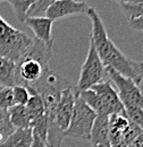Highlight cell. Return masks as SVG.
<instances>
[{
  "label": "cell",
  "instance_id": "cell-23",
  "mask_svg": "<svg viewBox=\"0 0 143 147\" xmlns=\"http://www.w3.org/2000/svg\"><path fill=\"white\" fill-rule=\"evenodd\" d=\"M31 147H48V146L46 145V143H44V142H42L40 138H37L36 136L33 135V142H32Z\"/></svg>",
  "mask_w": 143,
  "mask_h": 147
},
{
  "label": "cell",
  "instance_id": "cell-19",
  "mask_svg": "<svg viewBox=\"0 0 143 147\" xmlns=\"http://www.w3.org/2000/svg\"><path fill=\"white\" fill-rule=\"evenodd\" d=\"M125 111L127 119L143 131V110L135 105H127L125 107Z\"/></svg>",
  "mask_w": 143,
  "mask_h": 147
},
{
  "label": "cell",
  "instance_id": "cell-1",
  "mask_svg": "<svg viewBox=\"0 0 143 147\" xmlns=\"http://www.w3.org/2000/svg\"><path fill=\"white\" fill-rule=\"evenodd\" d=\"M86 16L92 23V41L105 67L112 69L123 77L131 79L140 86L143 80V62L135 61L125 55L109 38L104 20L94 8L90 7Z\"/></svg>",
  "mask_w": 143,
  "mask_h": 147
},
{
  "label": "cell",
  "instance_id": "cell-30",
  "mask_svg": "<svg viewBox=\"0 0 143 147\" xmlns=\"http://www.w3.org/2000/svg\"><path fill=\"white\" fill-rule=\"evenodd\" d=\"M142 62H143V61H142Z\"/></svg>",
  "mask_w": 143,
  "mask_h": 147
},
{
  "label": "cell",
  "instance_id": "cell-9",
  "mask_svg": "<svg viewBox=\"0 0 143 147\" xmlns=\"http://www.w3.org/2000/svg\"><path fill=\"white\" fill-rule=\"evenodd\" d=\"M24 24H26L34 33L35 38L43 42L47 47L52 48L54 45V38L51 35L52 31V24L54 22L48 17H26L24 20Z\"/></svg>",
  "mask_w": 143,
  "mask_h": 147
},
{
  "label": "cell",
  "instance_id": "cell-7",
  "mask_svg": "<svg viewBox=\"0 0 143 147\" xmlns=\"http://www.w3.org/2000/svg\"><path fill=\"white\" fill-rule=\"evenodd\" d=\"M91 90L94 91L99 95V97L102 100L104 104L107 108L108 115L122 114V115L127 117L125 108H124V105H123V103L118 96V93L115 90V87L110 80L98 83V84L93 85L91 87Z\"/></svg>",
  "mask_w": 143,
  "mask_h": 147
},
{
  "label": "cell",
  "instance_id": "cell-12",
  "mask_svg": "<svg viewBox=\"0 0 143 147\" xmlns=\"http://www.w3.org/2000/svg\"><path fill=\"white\" fill-rule=\"evenodd\" d=\"M0 86H16V63L3 57H0Z\"/></svg>",
  "mask_w": 143,
  "mask_h": 147
},
{
  "label": "cell",
  "instance_id": "cell-29",
  "mask_svg": "<svg viewBox=\"0 0 143 147\" xmlns=\"http://www.w3.org/2000/svg\"><path fill=\"white\" fill-rule=\"evenodd\" d=\"M0 88H1V87H0Z\"/></svg>",
  "mask_w": 143,
  "mask_h": 147
},
{
  "label": "cell",
  "instance_id": "cell-3",
  "mask_svg": "<svg viewBox=\"0 0 143 147\" xmlns=\"http://www.w3.org/2000/svg\"><path fill=\"white\" fill-rule=\"evenodd\" d=\"M33 37L14 28L0 16V57L16 63L31 47Z\"/></svg>",
  "mask_w": 143,
  "mask_h": 147
},
{
  "label": "cell",
  "instance_id": "cell-28",
  "mask_svg": "<svg viewBox=\"0 0 143 147\" xmlns=\"http://www.w3.org/2000/svg\"><path fill=\"white\" fill-rule=\"evenodd\" d=\"M0 87H1V86H0Z\"/></svg>",
  "mask_w": 143,
  "mask_h": 147
},
{
  "label": "cell",
  "instance_id": "cell-22",
  "mask_svg": "<svg viewBox=\"0 0 143 147\" xmlns=\"http://www.w3.org/2000/svg\"><path fill=\"white\" fill-rule=\"evenodd\" d=\"M128 24H129V27L132 30L143 33V16L142 17H139V18L128 20Z\"/></svg>",
  "mask_w": 143,
  "mask_h": 147
},
{
  "label": "cell",
  "instance_id": "cell-14",
  "mask_svg": "<svg viewBox=\"0 0 143 147\" xmlns=\"http://www.w3.org/2000/svg\"><path fill=\"white\" fill-rule=\"evenodd\" d=\"M78 95L84 101V103L89 107L90 109H92V110L94 111L97 114H106V115H108L106 105L104 104L102 100L99 97V95L94 91H92L91 88H89V90L80 92Z\"/></svg>",
  "mask_w": 143,
  "mask_h": 147
},
{
  "label": "cell",
  "instance_id": "cell-18",
  "mask_svg": "<svg viewBox=\"0 0 143 147\" xmlns=\"http://www.w3.org/2000/svg\"><path fill=\"white\" fill-rule=\"evenodd\" d=\"M121 9L128 20L143 16V2L138 3H121Z\"/></svg>",
  "mask_w": 143,
  "mask_h": 147
},
{
  "label": "cell",
  "instance_id": "cell-21",
  "mask_svg": "<svg viewBox=\"0 0 143 147\" xmlns=\"http://www.w3.org/2000/svg\"><path fill=\"white\" fill-rule=\"evenodd\" d=\"M14 97L12 87H1L0 88V109L8 110L14 107Z\"/></svg>",
  "mask_w": 143,
  "mask_h": 147
},
{
  "label": "cell",
  "instance_id": "cell-10",
  "mask_svg": "<svg viewBox=\"0 0 143 147\" xmlns=\"http://www.w3.org/2000/svg\"><path fill=\"white\" fill-rule=\"evenodd\" d=\"M90 143L92 146L110 147V130H109V115L98 114L91 129Z\"/></svg>",
  "mask_w": 143,
  "mask_h": 147
},
{
  "label": "cell",
  "instance_id": "cell-8",
  "mask_svg": "<svg viewBox=\"0 0 143 147\" xmlns=\"http://www.w3.org/2000/svg\"><path fill=\"white\" fill-rule=\"evenodd\" d=\"M89 8L90 7L86 3H81L73 0H57L47 10L46 17L54 22L57 19L68 16L86 15Z\"/></svg>",
  "mask_w": 143,
  "mask_h": 147
},
{
  "label": "cell",
  "instance_id": "cell-15",
  "mask_svg": "<svg viewBox=\"0 0 143 147\" xmlns=\"http://www.w3.org/2000/svg\"><path fill=\"white\" fill-rule=\"evenodd\" d=\"M3 1L8 2L12 6V8H13V10L15 13L16 18L20 23H24L29 9L31 8V6L33 5V2L35 0H3Z\"/></svg>",
  "mask_w": 143,
  "mask_h": 147
},
{
  "label": "cell",
  "instance_id": "cell-13",
  "mask_svg": "<svg viewBox=\"0 0 143 147\" xmlns=\"http://www.w3.org/2000/svg\"><path fill=\"white\" fill-rule=\"evenodd\" d=\"M8 115L12 126L17 128H30L31 115L25 105H14L8 109Z\"/></svg>",
  "mask_w": 143,
  "mask_h": 147
},
{
  "label": "cell",
  "instance_id": "cell-26",
  "mask_svg": "<svg viewBox=\"0 0 143 147\" xmlns=\"http://www.w3.org/2000/svg\"><path fill=\"white\" fill-rule=\"evenodd\" d=\"M94 147H106V146H94Z\"/></svg>",
  "mask_w": 143,
  "mask_h": 147
},
{
  "label": "cell",
  "instance_id": "cell-6",
  "mask_svg": "<svg viewBox=\"0 0 143 147\" xmlns=\"http://www.w3.org/2000/svg\"><path fill=\"white\" fill-rule=\"evenodd\" d=\"M106 75L109 77V80L117 88L118 96L124 105H135L143 110V93L140 90L139 85H136L131 79L123 77L110 68H105Z\"/></svg>",
  "mask_w": 143,
  "mask_h": 147
},
{
  "label": "cell",
  "instance_id": "cell-27",
  "mask_svg": "<svg viewBox=\"0 0 143 147\" xmlns=\"http://www.w3.org/2000/svg\"><path fill=\"white\" fill-rule=\"evenodd\" d=\"M1 1H3V0H0V2H1Z\"/></svg>",
  "mask_w": 143,
  "mask_h": 147
},
{
  "label": "cell",
  "instance_id": "cell-2",
  "mask_svg": "<svg viewBox=\"0 0 143 147\" xmlns=\"http://www.w3.org/2000/svg\"><path fill=\"white\" fill-rule=\"evenodd\" d=\"M51 58L52 48L33 37L31 47L16 62V85L30 87L40 82L50 71Z\"/></svg>",
  "mask_w": 143,
  "mask_h": 147
},
{
  "label": "cell",
  "instance_id": "cell-25",
  "mask_svg": "<svg viewBox=\"0 0 143 147\" xmlns=\"http://www.w3.org/2000/svg\"><path fill=\"white\" fill-rule=\"evenodd\" d=\"M73 1H76V2H81V3H86V1H89V0H73Z\"/></svg>",
  "mask_w": 143,
  "mask_h": 147
},
{
  "label": "cell",
  "instance_id": "cell-4",
  "mask_svg": "<svg viewBox=\"0 0 143 147\" xmlns=\"http://www.w3.org/2000/svg\"><path fill=\"white\" fill-rule=\"evenodd\" d=\"M97 115L98 114L92 109H90L77 94L69 126L64 134L65 138H71L80 142H90L91 129Z\"/></svg>",
  "mask_w": 143,
  "mask_h": 147
},
{
  "label": "cell",
  "instance_id": "cell-24",
  "mask_svg": "<svg viewBox=\"0 0 143 147\" xmlns=\"http://www.w3.org/2000/svg\"><path fill=\"white\" fill-rule=\"evenodd\" d=\"M111 1L118 2L119 5L121 3H138V2H143V0H111Z\"/></svg>",
  "mask_w": 143,
  "mask_h": 147
},
{
  "label": "cell",
  "instance_id": "cell-20",
  "mask_svg": "<svg viewBox=\"0 0 143 147\" xmlns=\"http://www.w3.org/2000/svg\"><path fill=\"white\" fill-rule=\"evenodd\" d=\"M12 88H13V97L15 105H26L31 97L30 91L25 86H20V85H16Z\"/></svg>",
  "mask_w": 143,
  "mask_h": 147
},
{
  "label": "cell",
  "instance_id": "cell-16",
  "mask_svg": "<svg viewBox=\"0 0 143 147\" xmlns=\"http://www.w3.org/2000/svg\"><path fill=\"white\" fill-rule=\"evenodd\" d=\"M57 0H35L29 9L26 17H43L49 7Z\"/></svg>",
  "mask_w": 143,
  "mask_h": 147
},
{
  "label": "cell",
  "instance_id": "cell-5",
  "mask_svg": "<svg viewBox=\"0 0 143 147\" xmlns=\"http://www.w3.org/2000/svg\"><path fill=\"white\" fill-rule=\"evenodd\" d=\"M105 66L98 55L92 41L90 40L89 51L86 55V59L81 68L78 83L75 86L77 92H82L91 88L93 85L104 82V77L106 75Z\"/></svg>",
  "mask_w": 143,
  "mask_h": 147
},
{
  "label": "cell",
  "instance_id": "cell-11",
  "mask_svg": "<svg viewBox=\"0 0 143 147\" xmlns=\"http://www.w3.org/2000/svg\"><path fill=\"white\" fill-rule=\"evenodd\" d=\"M33 134L31 128L15 129L2 143L0 147H31Z\"/></svg>",
  "mask_w": 143,
  "mask_h": 147
},
{
  "label": "cell",
  "instance_id": "cell-17",
  "mask_svg": "<svg viewBox=\"0 0 143 147\" xmlns=\"http://www.w3.org/2000/svg\"><path fill=\"white\" fill-rule=\"evenodd\" d=\"M15 130V128L12 126L8 110H2L0 109V146L2 143L6 140V138Z\"/></svg>",
  "mask_w": 143,
  "mask_h": 147
}]
</instances>
